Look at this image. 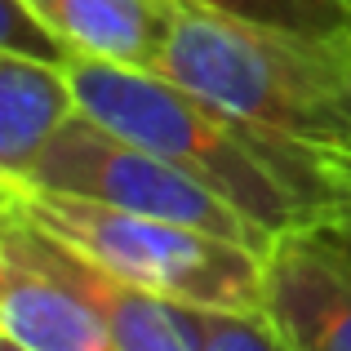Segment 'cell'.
<instances>
[{"instance_id":"cell-4","label":"cell","mask_w":351,"mask_h":351,"mask_svg":"<svg viewBox=\"0 0 351 351\" xmlns=\"http://www.w3.org/2000/svg\"><path fill=\"white\" fill-rule=\"evenodd\" d=\"M5 187H40V191H62V196L103 200V205L134 209V214L173 218V223H191L227 240H240V245H254L263 254L276 240L249 214H240L227 196L191 178L187 169L169 165L165 156L107 129L85 107L49 138V147L27 169V178L5 182Z\"/></svg>"},{"instance_id":"cell-3","label":"cell","mask_w":351,"mask_h":351,"mask_svg":"<svg viewBox=\"0 0 351 351\" xmlns=\"http://www.w3.org/2000/svg\"><path fill=\"white\" fill-rule=\"evenodd\" d=\"M0 205L18 209L27 223L45 227L85 263L103 267L120 280L152 289L169 302L191 307L254 311L263 307V267L267 254L218 232L156 214H134L103 200L62 196L40 187H5Z\"/></svg>"},{"instance_id":"cell-7","label":"cell","mask_w":351,"mask_h":351,"mask_svg":"<svg viewBox=\"0 0 351 351\" xmlns=\"http://www.w3.org/2000/svg\"><path fill=\"white\" fill-rule=\"evenodd\" d=\"M71 58L160 71L187 0H27Z\"/></svg>"},{"instance_id":"cell-9","label":"cell","mask_w":351,"mask_h":351,"mask_svg":"<svg viewBox=\"0 0 351 351\" xmlns=\"http://www.w3.org/2000/svg\"><path fill=\"white\" fill-rule=\"evenodd\" d=\"M53 245H58L62 271H67L71 280L89 293V302L103 311V320H107V329H112L120 351H196L187 325H182V316H178V302L160 298V293H152V289H138V285L120 280V276L103 271V267L85 263V258H80L76 249H67L58 236H53Z\"/></svg>"},{"instance_id":"cell-8","label":"cell","mask_w":351,"mask_h":351,"mask_svg":"<svg viewBox=\"0 0 351 351\" xmlns=\"http://www.w3.org/2000/svg\"><path fill=\"white\" fill-rule=\"evenodd\" d=\"M76 112L80 94L67 62L0 49V182H23Z\"/></svg>"},{"instance_id":"cell-2","label":"cell","mask_w":351,"mask_h":351,"mask_svg":"<svg viewBox=\"0 0 351 351\" xmlns=\"http://www.w3.org/2000/svg\"><path fill=\"white\" fill-rule=\"evenodd\" d=\"M160 76L267 134L351 147V40H311L187 0Z\"/></svg>"},{"instance_id":"cell-5","label":"cell","mask_w":351,"mask_h":351,"mask_svg":"<svg viewBox=\"0 0 351 351\" xmlns=\"http://www.w3.org/2000/svg\"><path fill=\"white\" fill-rule=\"evenodd\" d=\"M0 334L27 351H120L45 227L0 205Z\"/></svg>"},{"instance_id":"cell-14","label":"cell","mask_w":351,"mask_h":351,"mask_svg":"<svg viewBox=\"0 0 351 351\" xmlns=\"http://www.w3.org/2000/svg\"><path fill=\"white\" fill-rule=\"evenodd\" d=\"M0 351H27L23 343H14V338H5V334H0Z\"/></svg>"},{"instance_id":"cell-10","label":"cell","mask_w":351,"mask_h":351,"mask_svg":"<svg viewBox=\"0 0 351 351\" xmlns=\"http://www.w3.org/2000/svg\"><path fill=\"white\" fill-rule=\"evenodd\" d=\"M196 5L311 40H351V0H196Z\"/></svg>"},{"instance_id":"cell-12","label":"cell","mask_w":351,"mask_h":351,"mask_svg":"<svg viewBox=\"0 0 351 351\" xmlns=\"http://www.w3.org/2000/svg\"><path fill=\"white\" fill-rule=\"evenodd\" d=\"M320 169V196H316V223L307 232L325 236L351 254V147H320L316 152Z\"/></svg>"},{"instance_id":"cell-11","label":"cell","mask_w":351,"mask_h":351,"mask_svg":"<svg viewBox=\"0 0 351 351\" xmlns=\"http://www.w3.org/2000/svg\"><path fill=\"white\" fill-rule=\"evenodd\" d=\"M178 316L196 351H293L289 338L271 325L263 307L227 311V307H191L178 302Z\"/></svg>"},{"instance_id":"cell-1","label":"cell","mask_w":351,"mask_h":351,"mask_svg":"<svg viewBox=\"0 0 351 351\" xmlns=\"http://www.w3.org/2000/svg\"><path fill=\"white\" fill-rule=\"evenodd\" d=\"M67 71L89 116L214 187L267 236L307 232L316 223L320 147L267 134L160 71L98 58H67Z\"/></svg>"},{"instance_id":"cell-6","label":"cell","mask_w":351,"mask_h":351,"mask_svg":"<svg viewBox=\"0 0 351 351\" xmlns=\"http://www.w3.org/2000/svg\"><path fill=\"white\" fill-rule=\"evenodd\" d=\"M263 311L293 351H351V254L316 232L271 240Z\"/></svg>"},{"instance_id":"cell-13","label":"cell","mask_w":351,"mask_h":351,"mask_svg":"<svg viewBox=\"0 0 351 351\" xmlns=\"http://www.w3.org/2000/svg\"><path fill=\"white\" fill-rule=\"evenodd\" d=\"M0 49L32 53V58H53V62L71 58V53L62 49V40L36 18V9L27 5V0H5V45H0Z\"/></svg>"}]
</instances>
